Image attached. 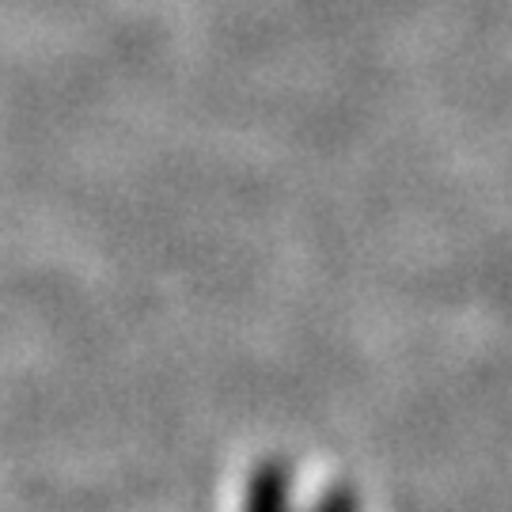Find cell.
Returning <instances> with one entry per match:
<instances>
[{
  "mask_svg": "<svg viewBox=\"0 0 512 512\" xmlns=\"http://www.w3.org/2000/svg\"><path fill=\"white\" fill-rule=\"evenodd\" d=\"M243 512H357V497L319 463L270 459L247 478Z\"/></svg>",
  "mask_w": 512,
  "mask_h": 512,
  "instance_id": "obj_1",
  "label": "cell"
}]
</instances>
